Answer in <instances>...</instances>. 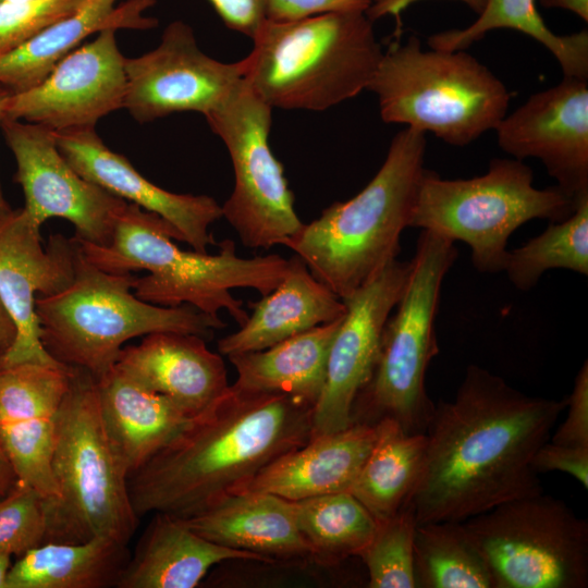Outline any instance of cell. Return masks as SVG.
I'll return each instance as SVG.
<instances>
[{
  "mask_svg": "<svg viewBox=\"0 0 588 588\" xmlns=\"http://www.w3.org/2000/svg\"><path fill=\"white\" fill-rule=\"evenodd\" d=\"M152 514L117 588H194L213 565L223 561L273 563L257 553L211 542L180 517L161 512Z\"/></svg>",
  "mask_w": 588,
  "mask_h": 588,
  "instance_id": "26",
  "label": "cell"
},
{
  "mask_svg": "<svg viewBox=\"0 0 588 588\" xmlns=\"http://www.w3.org/2000/svg\"><path fill=\"white\" fill-rule=\"evenodd\" d=\"M85 0L70 15L51 24L38 35L0 56V85L12 94L38 85L61 61L83 41L106 28L149 29L158 20L146 16L155 0Z\"/></svg>",
  "mask_w": 588,
  "mask_h": 588,
  "instance_id": "27",
  "label": "cell"
},
{
  "mask_svg": "<svg viewBox=\"0 0 588 588\" xmlns=\"http://www.w3.org/2000/svg\"><path fill=\"white\" fill-rule=\"evenodd\" d=\"M85 0L0 2V56L22 46L51 24L70 15Z\"/></svg>",
  "mask_w": 588,
  "mask_h": 588,
  "instance_id": "37",
  "label": "cell"
},
{
  "mask_svg": "<svg viewBox=\"0 0 588 588\" xmlns=\"http://www.w3.org/2000/svg\"><path fill=\"white\" fill-rule=\"evenodd\" d=\"M232 30L253 38L266 20L265 0H208Z\"/></svg>",
  "mask_w": 588,
  "mask_h": 588,
  "instance_id": "41",
  "label": "cell"
},
{
  "mask_svg": "<svg viewBox=\"0 0 588 588\" xmlns=\"http://www.w3.org/2000/svg\"><path fill=\"white\" fill-rule=\"evenodd\" d=\"M493 588H586L588 523L543 492L463 520Z\"/></svg>",
  "mask_w": 588,
  "mask_h": 588,
  "instance_id": "11",
  "label": "cell"
},
{
  "mask_svg": "<svg viewBox=\"0 0 588 588\" xmlns=\"http://www.w3.org/2000/svg\"><path fill=\"white\" fill-rule=\"evenodd\" d=\"M414 573L418 588H493L487 563L463 522L417 524Z\"/></svg>",
  "mask_w": 588,
  "mask_h": 588,
  "instance_id": "32",
  "label": "cell"
},
{
  "mask_svg": "<svg viewBox=\"0 0 588 588\" xmlns=\"http://www.w3.org/2000/svg\"><path fill=\"white\" fill-rule=\"evenodd\" d=\"M367 89L377 95L383 122L460 147L495 130L510 103L505 85L475 57L425 51L415 36L383 52Z\"/></svg>",
  "mask_w": 588,
  "mask_h": 588,
  "instance_id": "8",
  "label": "cell"
},
{
  "mask_svg": "<svg viewBox=\"0 0 588 588\" xmlns=\"http://www.w3.org/2000/svg\"><path fill=\"white\" fill-rule=\"evenodd\" d=\"M17 478L0 442V499L14 487Z\"/></svg>",
  "mask_w": 588,
  "mask_h": 588,
  "instance_id": "44",
  "label": "cell"
},
{
  "mask_svg": "<svg viewBox=\"0 0 588 588\" xmlns=\"http://www.w3.org/2000/svg\"><path fill=\"white\" fill-rule=\"evenodd\" d=\"M74 240L84 258L102 270L148 271L134 281L133 292L139 299L164 307L188 304L210 315L225 309L238 326L248 313L231 290L253 289L267 295L289 268V259L278 254L242 258L232 240L218 243L216 255L183 250L173 242H183L173 225L131 203L122 210L108 245Z\"/></svg>",
  "mask_w": 588,
  "mask_h": 588,
  "instance_id": "3",
  "label": "cell"
},
{
  "mask_svg": "<svg viewBox=\"0 0 588 588\" xmlns=\"http://www.w3.org/2000/svg\"><path fill=\"white\" fill-rule=\"evenodd\" d=\"M377 439V424L353 422L342 430L311 437L238 489L268 492L290 501L351 490Z\"/></svg>",
  "mask_w": 588,
  "mask_h": 588,
  "instance_id": "22",
  "label": "cell"
},
{
  "mask_svg": "<svg viewBox=\"0 0 588 588\" xmlns=\"http://www.w3.org/2000/svg\"><path fill=\"white\" fill-rule=\"evenodd\" d=\"M130 554L127 544L102 537L79 543L44 542L11 565L7 588L115 587Z\"/></svg>",
  "mask_w": 588,
  "mask_h": 588,
  "instance_id": "29",
  "label": "cell"
},
{
  "mask_svg": "<svg viewBox=\"0 0 588 588\" xmlns=\"http://www.w3.org/2000/svg\"><path fill=\"white\" fill-rule=\"evenodd\" d=\"M3 1V0H0V2Z\"/></svg>",
  "mask_w": 588,
  "mask_h": 588,
  "instance_id": "50",
  "label": "cell"
},
{
  "mask_svg": "<svg viewBox=\"0 0 588 588\" xmlns=\"http://www.w3.org/2000/svg\"><path fill=\"white\" fill-rule=\"evenodd\" d=\"M372 0H265L266 20L293 21L331 12H367Z\"/></svg>",
  "mask_w": 588,
  "mask_h": 588,
  "instance_id": "39",
  "label": "cell"
},
{
  "mask_svg": "<svg viewBox=\"0 0 588 588\" xmlns=\"http://www.w3.org/2000/svg\"><path fill=\"white\" fill-rule=\"evenodd\" d=\"M381 1H383V0H372V4L377 3V2H381Z\"/></svg>",
  "mask_w": 588,
  "mask_h": 588,
  "instance_id": "48",
  "label": "cell"
},
{
  "mask_svg": "<svg viewBox=\"0 0 588 588\" xmlns=\"http://www.w3.org/2000/svg\"><path fill=\"white\" fill-rule=\"evenodd\" d=\"M299 531L313 559L338 563L358 556L372 539L378 522L348 491L292 501Z\"/></svg>",
  "mask_w": 588,
  "mask_h": 588,
  "instance_id": "33",
  "label": "cell"
},
{
  "mask_svg": "<svg viewBox=\"0 0 588 588\" xmlns=\"http://www.w3.org/2000/svg\"><path fill=\"white\" fill-rule=\"evenodd\" d=\"M377 424V439L350 492L378 523L406 505L419 481L425 433H407L389 417Z\"/></svg>",
  "mask_w": 588,
  "mask_h": 588,
  "instance_id": "30",
  "label": "cell"
},
{
  "mask_svg": "<svg viewBox=\"0 0 588 588\" xmlns=\"http://www.w3.org/2000/svg\"><path fill=\"white\" fill-rule=\"evenodd\" d=\"M46 534L42 497L16 480L0 499V553L20 558L44 543Z\"/></svg>",
  "mask_w": 588,
  "mask_h": 588,
  "instance_id": "36",
  "label": "cell"
},
{
  "mask_svg": "<svg viewBox=\"0 0 588 588\" xmlns=\"http://www.w3.org/2000/svg\"><path fill=\"white\" fill-rule=\"evenodd\" d=\"M97 380L103 429L128 478L197 416L140 385L117 365Z\"/></svg>",
  "mask_w": 588,
  "mask_h": 588,
  "instance_id": "23",
  "label": "cell"
},
{
  "mask_svg": "<svg viewBox=\"0 0 588 588\" xmlns=\"http://www.w3.org/2000/svg\"><path fill=\"white\" fill-rule=\"evenodd\" d=\"M500 148L515 159H539L575 200L588 193V81L564 76L531 95L494 130Z\"/></svg>",
  "mask_w": 588,
  "mask_h": 588,
  "instance_id": "18",
  "label": "cell"
},
{
  "mask_svg": "<svg viewBox=\"0 0 588 588\" xmlns=\"http://www.w3.org/2000/svg\"><path fill=\"white\" fill-rule=\"evenodd\" d=\"M248 306L252 314L247 320L218 341L220 354L229 357L261 351L346 313L343 301L316 279L297 255L289 259L281 283Z\"/></svg>",
  "mask_w": 588,
  "mask_h": 588,
  "instance_id": "25",
  "label": "cell"
},
{
  "mask_svg": "<svg viewBox=\"0 0 588 588\" xmlns=\"http://www.w3.org/2000/svg\"><path fill=\"white\" fill-rule=\"evenodd\" d=\"M12 93L5 88L4 86L0 85V120L3 114V109L7 99ZM12 208L5 200L4 196L2 195V192L0 189V220L4 219L7 216H9L12 212Z\"/></svg>",
  "mask_w": 588,
  "mask_h": 588,
  "instance_id": "46",
  "label": "cell"
},
{
  "mask_svg": "<svg viewBox=\"0 0 588 588\" xmlns=\"http://www.w3.org/2000/svg\"><path fill=\"white\" fill-rule=\"evenodd\" d=\"M567 415L550 436L553 443L588 448V363L585 360L566 399Z\"/></svg>",
  "mask_w": 588,
  "mask_h": 588,
  "instance_id": "38",
  "label": "cell"
},
{
  "mask_svg": "<svg viewBox=\"0 0 588 588\" xmlns=\"http://www.w3.org/2000/svg\"><path fill=\"white\" fill-rule=\"evenodd\" d=\"M543 8L564 9L588 22V0H538Z\"/></svg>",
  "mask_w": 588,
  "mask_h": 588,
  "instance_id": "45",
  "label": "cell"
},
{
  "mask_svg": "<svg viewBox=\"0 0 588 588\" xmlns=\"http://www.w3.org/2000/svg\"><path fill=\"white\" fill-rule=\"evenodd\" d=\"M11 565V555L0 553V588H7V577Z\"/></svg>",
  "mask_w": 588,
  "mask_h": 588,
  "instance_id": "47",
  "label": "cell"
},
{
  "mask_svg": "<svg viewBox=\"0 0 588 588\" xmlns=\"http://www.w3.org/2000/svg\"><path fill=\"white\" fill-rule=\"evenodd\" d=\"M510 28L534 38L558 60L564 76L588 79V32L556 35L540 16L536 0H487L478 19L462 29L433 34L428 39L431 49L465 50L493 29Z\"/></svg>",
  "mask_w": 588,
  "mask_h": 588,
  "instance_id": "31",
  "label": "cell"
},
{
  "mask_svg": "<svg viewBox=\"0 0 588 588\" xmlns=\"http://www.w3.org/2000/svg\"><path fill=\"white\" fill-rule=\"evenodd\" d=\"M531 467L537 473L563 471L588 488V448L544 442L534 454Z\"/></svg>",
  "mask_w": 588,
  "mask_h": 588,
  "instance_id": "40",
  "label": "cell"
},
{
  "mask_svg": "<svg viewBox=\"0 0 588 588\" xmlns=\"http://www.w3.org/2000/svg\"><path fill=\"white\" fill-rule=\"evenodd\" d=\"M115 33L102 29L59 61L38 85L11 94L2 118L60 132L95 127L107 114L123 109L125 57Z\"/></svg>",
  "mask_w": 588,
  "mask_h": 588,
  "instance_id": "15",
  "label": "cell"
},
{
  "mask_svg": "<svg viewBox=\"0 0 588 588\" xmlns=\"http://www.w3.org/2000/svg\"><path fill=\"white\" fill-rule=\"evenodd\" d=\"M411 260L390 262L344 297L346 313L332 341L322 392L313 411V437L351 426L354 401L376 366L383 327L405 289Z\"/></svg>",
  "mask_w": 588,
  "mask_h": 588,
  "instance_id": "17",
  "label": "cell"
},
{
  "mask_svg": "<svg viewBox=\"0 0 588 588\" xmlns=\"http://www.w3.org/2000/svg\"><path fill=\"white\" fill-rule=\"evenodd\" d=\"M343 317L268 348L229 356L237 372L232 385L249 392L289 394L315 406L324 385L329 351Z\"/></svg>",
  "mask_w": 588,
  "mask_h": 588,
  "instance_id": "28",
  "label": "cell"
},
{
  "mask_svg": "<svg viewBox=\"0 0 588 588\" xmlns=\"http://www.w3.org/2000/svg\"><path fill=\"white\" fill-rule=\"evenodd\" d=\"M15 336V323L0 299V355L10 348Z\"/></svg>",
  "mask_w": 588,
  "mask_h": 588,
  "instance_id": "43",
  "label": "cell"
},
{
  "mask_svg": "<svg viewBox=\"0 0 588 588\" xmlns=\"http://www.w3.org/2000/svg\"><path fill=\"white\" fill-rule=\"evenodd\" d=\"M425 135L408 126L397 132L358 194L328 206L283 243L341 299L397 259L426 172Z\"/></svg>",
  "mask_w": 588,
  "mask_h": 588,
  "instance_id": "4",
  "label": "cell"
},
{
  "mask_svg": "<svg viewBox=\"0 0 588 588\" xmlns=\"http://www.w3.org/2000/svg\"><path fill=\"white\" fill-rule=\"evenodd\" d=\"M72 367L22 363L0 366V442L19 481L53 498L51 458Z\"/></svg>",
  "mask_w": 588,
  "mask_h": 588,
  "instance_id": "19",
  "label": "cell"
},
{
  "mask_svg": "<svg viewBox=\"0 0 588 588\" xmlns=\"http://www.w3.org/2000/svg\"><path fill=\"white\" fill-rule=\"evenodd\" d=\"M123 109L139 123L172 113L194 111L204 117L218 108L243 81L242 60L221 62L198 46L193 28L171 22L159 45L138 57H125Z\"/></svg>",
  "mask_w": 588,
  "mask_h": 588,
  "instance_id": "14",
  "label": "cell"
},
{
  "mask_svg": "<svg viewBox=\"0 0 588 588\" xmlns=\"http://www.w3.org/2000/svg\"><path fill=\"white\" fill-rule=\"evenodd\" d=\"M372 23L365 12L265 20L243 78L272 109H330L368 88L383 54Z\"/></svg>",
  "mask_w": 588,
  "mask_h": 588,
  "instance_id": "5",
  "label": "cell"
},
{
  "mask_svg": "<svg viewBox=\"0 0 588 588\" xmlns=\"http://www.w3.org/2000/svg\"><path fill=\"white\" fill-rule=\"evenodd\" d=\"M417 526L412 502L391 518L378 523L377 530L359 553L368 571L370 588H416L414 536Z\"/></svg>",
  "mask_w": 588,
  "mask_h": 588,
  "instance_id": "35",
  "label": "cell"
},
{
  "mask_svg": "<svg viewBox=\"0 0 588 588\" xmlns=\"http://www.w3.org/2000/svg\"><path fill=\"white\" fill-rule=\"evenodd\" d=\"M575 205L558 185L535 187L523 160L495 158L485 174L471 179H441L426 170L411 228L464 242L475 269L495 273L504 270L515 230L532 219L562 221Z\"/></svg>",
  "mask_w": 588,
  "mask_h": 588,
  "instance_id": "10",
  "label": "cell"
},
{
  "mask_svg": "<svg viewBox=\"0 0 588 588\" xmlns=\"http://www.w3.org/2000/svg\"><path fill=\"white\" fill-rule=\"evenodd\" d=\"M0 128L16 162L14 181L23 189L28 217L39 226L50 218L65 219L75 238L108 245L127 201L79 175L52 131L8 118L0 120Z\"/></svg>",
  "mask_w": 588,
  "mask_h": 588,
  "instance_id": "13",
  "label": "cell"
},
{
  "mask_svg": "<svg viewBox=\"0 0 588 588\" xmlns=\"http://www.w3.org/2000/svg\"><path fill=\"white\" fill-rule=\"evenodd\" d=\"M57 494L42 499L44 542L79 543L97 537L127 544L139 522L128 477L101 421L98 380L72 367L51 458Z\"/></svg>",
  "mask_w": 588,
  "mask_h": 588,
  "instance_id": "7",
  "label": "cell"
},
{
  "mask_svg": "<svg viewBox=\"0 0 588 588\" xmlns=\"http://www.w3.org/2000/svg\"><path fill=\"white\" fill-rule=\"evenodd\" d=\"M56 144L84 179L114 196L156 213L173 225L194 250L217 245L209 226L222 218L221 205L208 195L176 194L143 176L125 158L111 150L95 127L53 132Z\"/></svg>",
  "mask_w": 588,
  "mask_h": 588,
  "instance_id": "20",
  "label": "cell"
},
{
  "mask_svg": "<svg viewBox=\"0 0 588 588\" xmlns=\"http://www.w3.org/2000/svg\"><path fill=\"white\" fill-rule=\"evenodd\" d=\"M456 258L454 242L421 231L405 289L383 327L376 366L354 401L352 422L389 417L407 433L426 432L436 405L427 393L426 375L439 352L440 292Z\"/></svg>",
  "mask_w": 588,
  "mask_h": 588,
  "instance_id": "9",
  "label": "cell"
},
{
  "mask_svg": "<svg viewBox=\"0 0 588 588\" xmlns=\"http://www.w3.org/2000/svg\"><path fill=\"white\" fill-rule=\"evenodd\" d=\"M195 532L217 544L277 559L311 558L293 502L268 492L231 493L186 518Z\"/></svg>",
  "mask_w": 588,
  "mask_h": 588,
  "instance_id": "24",
  "label": "cell"
},
{
  "mask_svg": "<svg viewBox=\"0 0 588 588\" xmlns=\"http://www.w3.org/2000/svg\"><path fill=\"white\" fill-rule=\"evenodd\" d=\"M314 406L283 393L230 385L127 481L140 518H186L236 492L262 468L313 437Z\"/></svg>",
  "mask_w": 588,
  "mask_h": 588,
  "instance_id": "2",
  "label": "cell"
},
{
  "mask_svg": "<svg viewBox=\"0 0 588 588\" xmlns=\"http://www.w3.org/2000/svg\"><path fill=\"white\" fill-rule=\"evenodd\" d=\"M115 365L192 415L205 411L230 387L222 357L197 334L149 333L139 344L123 347Z\"/></svg>",
  "mask_w": 588,
  "mask_h": 588,
  "instance_id": "21",
  "label": "cell"
},
{
  "mask_svg": "<svg viewBox=\"0 0 588 588\" xmlns=\"http://www.w3.org/2000/svg\"><path fill=\"white\" fill-rule=\"evenodd\" d=\"M419 1L421 0H383L381 2L371 4L366 14L372 22L387 15L399 16L405 9ZM458 1L465 3L478 15L482 12L487 3V0Z\"/></svg>",
  "mask_w": 588,
  "mask_h": 588,
  "instance_id": "42",
  "label": "cell"
},
{
  "mask_svg": "<svg viewBox=\"0 0 588 588\" xmlns=\"http://www.w3.org/2000/svg\"><path fill=\"white\" fill-rule=\"evenodd\" d=\"M135 279L132 272L94 266L78 248L71 284L35 301L40 340L50 356L98 379L115 365L123 344L133 338L179 332L206 339L226 327L219 315L188 304L164 307L139 299L133 292Z\"/></svg>",
  "mask_w": 588,
  "mask_h": 588,
  "instance_id": "6",
  "label": "cell"
},
{
  "mask_svg": "<svg viewBox=\"0 0 588 588\" xmlns=\"http://www.w3.org/2000/svg\"><path fill=\"white\" fill-rule=\"evenodd\" d=\"M40 228L23 208L0 220V299L16 327L0 366L59 363L41 343L35 301L37 294L53 295L71 284L78 245L74 237L52 234L44 246Z\"/></svg>",
  "mask_w": 588,
  "mask_h": 588,
  "instance_id": "16",
  "label": "cell"
},
{
  "mask_svg": "<svg viewBox=\"0 0 588 588\" xmlns=\"http://www.w3.org/2000/svg\"><path fill=\"white\" fill-rule=\"evenodd\" d=\"M566 400L529 396L469 365L454 400L440 401L412 495L417 524L456 520L543 492L531 467Z\"/></svg>",
  "mask_w": 588,
  "mask_h": 588,
  "instance_id": "1",
  "label": "cell"
},
{
  "mask_svg": "<svg viewBox=\"0 0 588 588\" xmlns=\"http://www.w3.org/2000/svg\"><path fill=\"white\" fill-rule=\"evenodd\" d=\"M271 117L272 108L244 78L205 117L225 145L234 172L233 191L221 205L222 217L241 243L253 249L283 245L303 225L283 167L270 148Z\"/></svg>",
  "mask_w": 588,
  "mask_h": 588,
  "instance_id": "12",
  "label": "cell"
},
{
  "mask_svg": "<svg viewBox=\"0 0 588 588\" xmlns=\"http://www.w3.org/2000/svg\"><path fill=\"white\" fill-rule=\"evenodd\" d=\"M7 1H24V0H7Z\"/></svg>",
  "mask_w": 588,
  "mask_h": 588,
  "instance_id": "49",
  "label": "cell"
},
{
  "mask_svg": "<svg viewBox=\"0 0 588 588\" xmlns=\"http://www.w3.org/2000/svg\"><path fill=\"white\" fill-rule=\"evenodd\" d=\"M551 269L588 275V193L576 199L567 218L551 221L539 235L510 250L503 271L516 289L529 291Z\"/></svg>",
  "mask_w": 588,
  "mask_h": 588,
  "instance_id": "34",
  "label": "cell"
}]
</instances>
